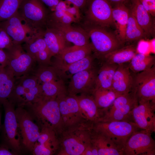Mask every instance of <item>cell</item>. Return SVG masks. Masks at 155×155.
<instances>
[{
  "instance_id": "d4e9b609",
  "label": "cell",
  "mask_w": 155,
  "mask_h": 155,
  "mask_svg": "<svg viewBox=\"0 0 155 155\" xmlns=\"http://www.w3.org/2000/svg\"><path fill=\"white\" fill-rule=\"evenodd\" d=\"M91 141L96 147L98 155H123V151L110 139L92 129Z\"/></svg>"
},
{
  "instance_id": "6da1fadb",
  "label": "cell",
  "mask_w": 155,
  "mask_h": 155,
  "mask_svg": "<svg viewBox=\"0 0 155 155\" xmlns=\"http://www.w3.org/2000/svg\"><path fill=\"white\" fill-rule=\"evenodd\" d=\"M41 125L53 129L59 136L64 130V125L57 98L43 96L26 105Z\"/></svg>"
},
{
  "instance_id": "4fadbf2b",
  "label": "cell",
  "mask_w": 155,
  "mask_h": 155,
  "mask_svg": "<svg viewBox=\"0 0 155 155\" xmlns=\"http://www.w3.org/2000/svg\"><path fill=\"white\" fill-rule=\"evenodd\" d=\"M98 71L94 67L73 75L70 78L67 90L68 94L73 95L79 94H92Z\"/></svg>"
},
{
  "instance_id": "ac0fdd59",
  "label": "cell",
  "mask_w": 155,
  "mask_h": 155,
  "mask_svg": "<svg viewBox=\"0 0 155 155\" xmlns=\"http://www.w3.org/2000/svg\"><path fill=\"white\" fill-rule=\"evenodd\" d=\"M39 137L36 142L33 154L36 155H51L57 152L59 142L58 136L52 129L41 125Z\"/></svg>"
},
{
  "instance_id": "e0dca14e",
  "label": "cell",
  "mask_w": 155,
  "mask_h": 155,
  "mask_svg": "<svg viewBox=\"0 0 155 155\" xmlns=\"http://www.w3.org/2000/svg\"><path fill=\"white\" fill-rule=\"evenodd\" d=\"M155 103L147 101L138 104L133 109V122L140 129L151 133L155 131Z\"/></svg>"
},
{
  "instance_id": "603a6c76",
  "label": "cell",
  "mask_w": 155,
  "mask_h": 155,
  "mask_svg": "<svg viewBox=\"0 0 155 155\" xmlns=\"http://www.w3.org/2000/svg\"><path fill=\"white\" fill-rule=\"evenodd\" d=\"M133 78L128 66L119 65L113 76L111 89L120 95L132 90Z\"/></svg>"
},
{
  "instance_id": "4dcf8cb0",
  "label": "cell",
  "mask_w": 155,
  "mask_h": 155,
  "mask_svg": "<svg viewBox=\"0 0 155 155\" xmlns=\"http://www.w3.org/2000/svg\"><path fill=\"white\" fill-rule=\"evenodd\" d=\"M16 78L5 67L0 69V105L8 100L13 89Z\"/></svg>"
},
{
  "instance_id": "7402d4cb",
  "label": "cell",
  "mask_w": 155,
  "mask_h": 155,
  "mask_svg": "<svg viewBox=\"0 0 155 155\" xmlns=\"http://www.w3.org/2000/svg\"><path fill=\"white\" fill-rule=\"evenodd\" d=\"M129 8L147 37L155 35V23L152 16L144 8L139 0H130Z\"/></svg>"
},
{
  "instance_id": "8fae6325",
  "label": "cell",
  "mask_w": 155,
  "mask_h": 155,
  "mask_svg": "<svg viewBox=\"0 0 155 155\" xmlns=\"http://www.w3.org/2000/svg\"><path fill=\"white\" fill-rule=\"evenodd\" d=\"M86 8V23L106 28L114 24L112 6L108 0H90Z\"/></svg>"
},
{
  "instance_id": "cb8c5ba5",
  "label": "cell",
  "mask_w": 155,
  "mask_h": 155,
  "mask_svg": "<svg viewBox=\"0 0 155 155\" xmlns=\"http://www.w3.org/2000/svg\"><path fill=\"white\" fill-rule=\"evenodd\" d=\"M129 9L125 4L119 3L112 6V16L117 30L118 38L124 44L129 16Z\"/></svg>"
},
{
  "instance_id": "f6af8a7d",
  "label": "cell",
  "mask_w": 155,
  "mask_h": 155,
  "mask_svg": "<svg viewBox=\"0 0 155 155\" xmlns=\"http://www.w3.org/2000/svg\"><path fill=\"white\" fill-rule=\"evenodd\" d=\"M7 55L5 50L0 49V66L5 67L7 64Z\"/></svg>"
},
{
  "instance_id": "1f68e13d",
  "label": "cell",
  "mask_w": 155,
  "mask_h": 155,
  "mask_svg": "<svg viewBox=\"0 0 155 155\" xmlns=\"http://www.w3.org/2000/svg\"><path fill=\"white\" fill-rule=\"evenodd\" d=\"M98 108L104 112L112 104L115 99L121 95L112 89H94L92 93Z\"/></svg>"
},
{
  "instance_id": "c3c4849f",
  "label": "cell",
  "mask_w": 155,
  "mask_h": 155,
  "mask_svg": "<svg viewBox=\"0 0 155 155\" xmlns=\"http://www.w3.org/2000/svg\"><path fill=\"white\" fill-rule=\"evenodd\" d=\"M112 6L119 3H124L129 2L130 0H108Z\"/></svg>"
},
{
  "instance_id": "277c9868",
  "label": "cell",
  "mask_w": 155,
  "mask_h": 155,
  "mask_svg": "<svg viewBox=\"0 0 155 155\" xmlns=\"http://www.w3.org/2000/svg\"><path fill=\"white\" fill-rule=\"evenodd\" d=\"M91 128L109 138L123 151L131 136L142 129L134 122L127 121H99L92 124Z\"/></svg>"
},
{
  "instance_id": "e575fe53",
  "label": "cell",
  "mask_w": 155,
  "mask_h": 155,
  "mask_svg": "<svg viewBox=\"0 0 155 155\" xmlns=\"http://www.w3.org/2000/svg\"><path fill=\"white\" fill-rule=\"evenodd\" d=\"M42 96L47 98H56L58 96L67 93L63 80L61 79L40 84Z\"/></svg>"
},
{
  "instance_id": "5bb4252c",
  "label": "cell",
  "mask_w": 155,
  "mask_h": 155,
  "mask_svg": "<svg viewBox=\"0 0 155 155\" xmlns=\"http://www.w3.org/2000/svg\"><path fill=\"white\" fill-rule=\"evenodd\" d=\"M3 105L5 110L4 129L6 139L12 149L16 152H20V138L14 104L8 100Z\"/></svg>"
},
{
  "instance_id": "484cf974",
  "label": "cell",
  "mask_w": 155,
  "mask_h": 155,
  "mask_svg": "<svg viewBox=\"0 0 155 155\" xmlns=\"http://www.w3.org/2000/svg\"><path fill=\"white\" fill-rule=\"evenodd\" d=\"M94 56L91 54L71 64L58 67H54L63 80L70 78L75 73L94 67Z\"/></svg>"
},
{
  "instance_id": "74e56055",
  "label": "cell",
  "mask_w": 155,
  "mask_h": 155,
  "mask_svg": "<svg viewBox=\"0 0 155 155\" xmlns=\"http://www.w3.org/2000/svg\"><path fill=\"white\" fill-rule=\"evenodd\" d=\"M13 44L12 40L6 32L0 27V49H8Z\"/></svg>"
},
{
  "instance_id": "3957f363",
  "label": "cell",
  "mask_w": 155,
  "mask_h": 155,
  "mask_svg": "<svg viewBox=\"0 0 155 155\" xmlns=\"http://www.w3.org/2000/svg\"><path fill=\"white\" fill-rule=\"evenodd\" d=\"M18 12L24 23L34 35L43 34L50 13L40 0H23Z\"/></svg>"
},
{
  "instance_id": "f546056e",
  "label": "cell",
  "mask_w": 155,
  "mask_h": 155,
  "mask_svg": "<svg viewBox=\"0 0 155 155\" xmlns=\"http://www.w3.org/2000/svg\"><path fill=\"white\" fill-rule=\"evenodd\" d=\"M138 104L137 99L110 112H106L100 121H127L133 122L132 112Z\"/></svg>"
},
{
  "instance_id": "f1b7e54d",
  "label": "cell",
  "mask_w": 155,
  "mask_h": 155,
  "mask_svg": "<svg viewBox=\"0 0 155 155\" xmlns=\"http://www.w3.org/2000/svg\"><path fill=\"white\" fill-rule=\"evenodd\" d=\"M118 66L104 62L98 71L94 89H111L113 76Z\"/></svg>"
},
{
  "instance_id": "d590c367",
  "label": "cell",
  "mask_w": 155,
  "mask_h": 155,
  "mask_svg": "<svg viewBox=\"0 0 155 155\" xmlns=\"http://www.w3.org/2000/svg\"><path fill=\"white\" fill-rule=\"evenodd\" d=\"M23 0H0V22L17 12Z\"/></svg>"
},
{
  "instance_id": "7c38bea8",
  "label": "cell",
  "mask_w": 155,
  "mask_h": 155,
  "mask_svg": "<svg viewBox=\"0 0 155 155\" xmlns=\"http://www.w3.org/2000/svg\"><path fill=\"white\" fill-rule=\"evenodd\" d=\"M124 155H155V142L151 133L141 129L135 132L127 142Z\"/></svg>"
},
{
  "instance_id": "7bdbcfd3",
  "label": "cell",
  "mask_w": 155,
  "mask_h": 155,
  "mask_svg": "<svg viewBox=\"0 0 155 155\" xmlns=\"http://www.w3.org/2000/svg\"><path fill=\"white\" fill-rule=\"evenodd\" d=\"M82 155H98L97 149L91 142L87 146Z\"/></svg>"
},
{
  "instance_id": "7dc6e473",
  "label": "cell",
  "mask_w": 155,
  "mask_h": 155,
  "mask_svg": "<svg viewBox=\"0 0 155 155\" xmlns=\"http://www.w3.org/2000/svg\"><path fill=\"white\" fill-rule=\"evenodd\" d=\"M14 154L10 151L8 148L3 145L0 146V155H12Z\"/></svg>"
},
{
  "instance_id": "681fc988",
  "label": "cell",
  "mask_w": 155,
  "mask_h": 155,
  "mask_svg": "<svg viewBox=\"0 0 155 155\" xmlns=\"http://www.w3.org/2000/svg\"><path fill=\"white\" fill-rule=\"evenodd\" d=\"M1 121V114L0 113V128Z\"/></svg>"
},
{
  "instance_id": "52a82bcc",
  "label": "cell",
  "mask_w": 155,
  "mask_h": 155,
  "mask_svg": "<svg viewBox=\"0 0 155 155\" xmlns=\"http://www.w3.org/2000/svg\"><path fill=\"white\" fill-rule=\"evenodd\" d=\"M7 61L5 67L13 74L16 78L29 74L36 63L20 44H14L5 50Z\"/></svg>"
},
{
  "instance_id": "5b68a950",
  "label": "cell",
  "mask_w": 155,
  "mask_h": 155,
  "mask_svg": "<svg viewBox=\"0 0 155 155\" xmlns=\"http://www.w3.org/2000/svg\"><path fill=\"white\" fill-rule=\"evenodd\" d=\"M84 29L87 32L94 57L102 59L107 54L123 46L117 36L106 28L85 24Z\"/></svg>"
},
{
  "instance_id": "f35d334b",
  "label": "cell",
  "mask_w": 155,
  "mask_h": 155,
  "mask_svg": "<svg viewBox=\"0 0 155 155\" xmlns=\"http://www.w3.org/2000/svg\"><path fill=\"white\" fill-rule=\"evenodd\" d=\"M144 8L153 17L155 16V0H139Z\"/></svg>"
},
{
  "instance_id": "ee69618b",
  "label": "cell",
  "mask_w": 155,
  "mask_h": 155,
  "mask_svg": "<svg viewBox=\"0 0 155 155\" xmlns=\"http://www.w3.org/2000/svg\"><path fill=\"white\" fill-rule=\"evenodd\" d=\"M49 9L53 11L60 0H40Z\"/></svg>"
},
{
  "instance_id": "d6a6232c",
  "label": "cell",
  "mask_w": 155,
  "mask_h": 155,
  "mask_svg": "<svg viewBox=\"0 0 155 155\" xmlns=\"http://www.w3.org/2000/svg\"><path fill=\"white\" fill-rule=\"evenodd\" d=\"M154 55L137 53L130 61L128 66L134 72L139 73L149 69L155 64Z\"/></svg>"
},
{
  "instance_id": "83f0119b",
  "label": "cell",
  "mask_w": 155,
  "mask_h": 155,
  "mask_svg": "<svg viewBox=\"0 0 155 155\" xmlns=\"http://www.w3.org/2000/svg\"><path fill=\"white\" fill-rule=\"evenodd\" d=\"M46 45L53 56L58 54L66 47L67 42L56 30L46 27L43 33Z\"/></svg>"
},
{
  "instance_id": "9a60e30c",
  "label": "cell",
  "mask_w": 155,
  "mask_h": 155,
  "mask_svg": "<svg viewBox=\"0 0 155 155\" xmlns=\"http://www.w3.org/2000/svg\"><path fill=\"white\" fill-rule=\"evenodd\" d=\"M22 47L39 66L51 64V59L53 56L46 45L42 34L31 36Z\"/></svg>"
},
{
  "instance_id": "2e32d148",
  "label": "cell",
  "mask_w": 155,
  "mask_h": 155,
  "mask_svg": "<svg viewBox=\"0 0 155 155\" xmlns=\"http://www.w3.org/2000/svg\"><path fill=\"white\" fill-rule=\"evenodd\" d=\"M23 23L18 11L7 20L0 22V27L6 32L13 44H21L35 35Z\"/></svg>"
},
{
  "instance_id": "44dd1931",
  "label": "cell",
  "mask_w": 155,
  "mask_h": 155,
  "mask_svg": "<svg viewBox=\"0 0 155 155\" xmlns=\"http://www.w3.org/2000/svg\"><path fill=\"white\" fill-rule=\"evenodd\" d=\"M82 115L87 122L92 124L100 121L104 113L98 107L92 94L76 95Z\"/></svg>"
},
{
  "instance_id": "d6986e66",
  "label": "cell",
  "mask_w": 155,
  "mask_h": 155,
  "mask_svg": "<svg viewBox=\"0 0 155 155\" xmlns=\"http://www.w3.org/2000/svg\"><path fill=\"white\" fill-rule=\"evenodd\" d=\"M46 27L56 30L67 42L72 43L74 45L83 46L90 43L87 32L81 28L50 21H47Z\"/></svg>"
},
{
  "instance_id": "836d02e7",
  "label": "cell",
  "mask_w": 155,
  "mask_h": 155,
  "mask_svg": "<svg viewBox=\"0 0 155 155\" xmlns=\"http://www.w3.org/2000/svg\"><path fill=\"white\" fill-rule=\"evenodd\" d=\"M147 37L129 9V16L125 32V42L137 41Z\"/></svg>"
},
{
  "instance_id": "4316f807",
  "label": "cell",
  "mask_w": 155,
  "mask_h": 155,
  "mask_svg": "<svg viewBox=\"0 0 155 155\" xmlns=\"http://www.w3.org/2000/svg\"><path fill=\"white\" fill-rule=\"evenodd\" d=\"M137 53L135 44L128 45L114 50L105 55L102 59L104 62L120 65L130 62Z\"/></svg>"
},
{
  "instance_id": "f907efd6",
  "label": "cell",
  "mask_w": 155,
  "mask_h": 155,
  "mask_svg": "<svg viewBox=\"0 0 155 155\" xmlns=\"http://www.w3.org/2000/svg\"><path fill=\"white\" fill-rule=\"evenodd\" d=\"M1 67H1L0 66V68H1Z\"/></svg>"
},
{
  "instance_id": "30bf717a",
  "label": "cell",
  "mask_w": 155,
  "mask_h": 155,
  "mask_svg": "<svg viewBox=\"0 0 155 155\" xmlns=\"http://www.w3.org/2000/svg\"><path fill=\"white\" fill-rule=\"evenodd\" d=\"M133 90L138 104L147 102H155V67L137 74L133 78Z\"/></svg>"
},
{
  "instance_id": "8d00e7d4",
  "label": "cell",
  "mask_w": 155,
  "mask_h": 155,
  "mask_svg": "<svg viewBox=\"0 0 155 155\" xmlns=\"http://www.w3.org/2000/svg\"><path fill=\"white\" fill-rule=\"evenodd\" d=\"M34 74L40 84L61 79L57 69L52 65L39 66Z\"/></svg>"
},
{
  "instance_id": "ba28073f",
  "label": "cell",
  "mask_w": 155,
  "mask_h": 155,
  "mask_svg": "<svg viewBox=\"0 0 155 155\" xmlns=\"http://www.w3.org/2000/svg\"><path fill=\"white\" fill-rule=\"evenodd\" d=\"M57 98L64 130L88 123L82 115L76 95L67 93L60 95Z\"/></svg>"
},
{
  "instance_id": "bcb514c9",
  "label": "cell",
  "mask_w": 155,
  "mask_h": 155,
  "mask_svg": "<svg viewBox=\"0 0 155 155\" xmlns=\"http://www.w3.org/2000/svg\"><path fill=\"white\" fill-rule=\"evenodd\" d=\"M69 3L63 0H60L56 6L54 10H59L66 11Z\"/></svg>"
},
{
  "instance_id": "7a4b0ae2",
  "label": "cell",
  "mask_w": 155,
  "mask_h": 155,
  "mask_svg": "<svg viewBox=\"0 0 155 155\" xmlns=\"http://www.w3.org/2000/svg\"><path fill=\"white\" fill-rule=\"evenodd\" d=\"M58 155H82L91 143V125L86 123L65 130L58 136Z\"/></svg>"
},
{
  "instance_id": "b9f144b4",
  "label": "cell",
  "mask_w": 155,
  "mask_h": 155,
  "mask_svg": "<svg viewBox=\"0 0 155 155\" xmlns=\"http://www.w3.org/2000/svg\"><path fill=\"white\" fill-rule=\"evenodd\" d=\"M76 22V21L75 19L66 12L60 21L59 22H56L65 25H71L73 22Z\"/></svg>"
},
{
  "instance_id": "ab89813d",
  "label": "cell",
  "mask_w": 155,
  "mask_h": 155,
  "mask_svg": "<svg viewBox=\"0 0 155 155\" xmlns=\"http://www.w3.org/2000/svg\"><path fill=\"white\" fill-rule=\"evenodd\" d=\"M69 4L66 12L71 15L76 20V22L79 21L81 18V14L80 12V9L76 6L72 5H70Z\"/></svg>"
},
{
  "instance_id": "9c48e42d",
  "label": "cell",
  "mask_w": 155,
  "mask_h": 155,
  "mask_svg": "<svg viewBox=\"0 0 155 155\" xmlns=\"http://www.w3.org/2000/svg\"><path fill=\"white\" fill-rule=\"evenodd\" d=\"M15 112L22 143L27 150L32 152L40 134L39 128L34 122L33 116L23 106H18Z\"/></svg>"
},
{
  "instance_id": "ffe728a7",
  "label": "cell",
  "mask_w": 155,
  "mask_h": 155,
  "mask_svg": "<svg viewBox=\"0 0 155 155\" xmlns=\"http://www.w3.org/2000/svg\"><path fill=\"white\" fill-rule=\"evenodd\" d=\"M92 52L90 42L83 46H67L54 56L55 61L51 64L55 67L68 65L83 58L91 54Z\"/></svg>"
},
{
  "instance_id": "60d3db41",
  "label": "cell",
  "mask_w": 155,
  "mask_h": 155,
  "mask_svg": "<svg viewBox=\"0 0 155 155\" xmlns=\"http://www.w3.org/2000/svg\"><path fill=\"white\" fill-rule=\"evenodd\" d=\"M69 4H72L82 9L87 7L90 0H63Z\"/></svg>"
},
{
  "instance_id": "8992f818",
  "label": "cell",
  "mask_w": 155,
  "mask_h": 155,
  "mask_svg": "<svg viewBox=\"0 0 155 155\" xmlns=\"http://www.w3.org/2000/svg\"><path fill=\"white\" fill-rule=\"evenodd\" d=\"M42 96L41 86L37 77L29 74L16 78L9 99L13 103L24 106Z\"/></svg>"
}]
</instances>
